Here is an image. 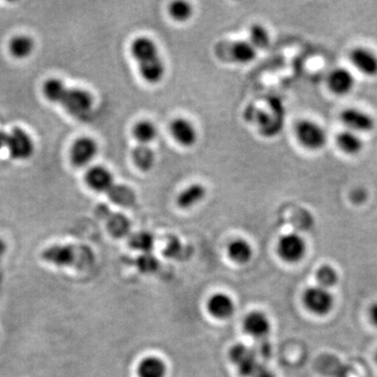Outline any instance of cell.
Instances as JSON below:
<instances>
[{
  "label": "cell",
  "instance_id": "obj_1",
  "mask_svg": "<svg viewBox=\"0 0 377 377\" xmlns=\"http://www.w3.org/2000/svg\"><path fill=\"white\" fill-rule=\"evenodd\" d=\"M45 262L57 266H72L87 268L93 261L90 250L83 246H53L45 248L41 254Z\"/></svg>",
  "mask_w": 377,
  "mask_h": 377
},
{
  "label": "cell",
  "instance_id": "obj_2",
  "mask_svg": "<svg viewBox=\"0 0 377 377\" xmlns=\"http://www.w3.org/2000/svg\"><path fill=\"white\" fill-rule=\"evenodd\" d=\"M296 138L301 146L310 151H320L328 144L326 129L314 120L304 119L295 127Z\"/></svg>",
  "mask_w": 377,
  "mask_h": 377
},
{
  "label": "cell",
  "instance_id": "obj_3",
  "mask_svg": "<svg viewBox=\"0 0 377 377\" xmlns=\"http://www.w3.org/2000/svg\"><path fill=\"white\" fill-rule=\"evenodd\" d=\"M339 120L343 126V129L350 130L362 136L376 129L375 118L360 107H345L339 113Z\"/></svg>",
  "mask_w": 377,
  "mask_h": 377
},
{
  "label": "cell",
  "instance_id": "obj_4",
  "mask_svg": "<svg viewBox=\"0 0 377 377\" xmlns=\"http://www.w3.org/2000/svg\"><path fill=\"white\" fill-rule=\"evenodd\" d=\"M352 68L366 78L377 77V53L364 45H356L348 53Z\"/></svg>",
  "mask_w": 377,
  "mask_h": 377
},
{
  "label": "cell",
  "instance_id": "obj_5",
  "mask_svg": "<svg viewBox=\"0 0 377 377\" xmlns=\"http://www.w3.org/2000/svg\"><path fill=\"white\" fill-rule=\"evenodd\" d=\"M328 90L335 97H347L356 86L354 72L345 66H337L329 72L326 78Z\"/></svg>",
  "mask_w": 377,
  "mask_h": 377
},
{
  "label": "cell",
  "instance_id": "obj_6",
  "mask_svg": "<svg viewBox=\"0 0 377 377\" xmlns=\"http://www.w3.org/2000/svg\"><path fill=\"white\" fill-rule=\"evenodd\" d=\"M60 103L70 115L82 118L93 109V99L90 93L84 89L67 88Z\"/></svg>",
  "mask_w": 377,
  "mask_h": 377
},
{
  "label": "cell",
  "instance_id": "obj_7",
  "mask_svg": "<svg viewBox=\"0 0 377 377\" xmlns=\"http://www.w3.org/2000/svg\"><path fill=\"white\" fill-rule=\"evenodd\" d=\"M306 242L302 236L296 233L282 236L278 242L277 252L282 260L289 263H297L306 254Z\"/></svg>",
  "mask_w": 377,
  "mask_h": 377
},
{
  "label": "cell",
  "instance_id": "obj_8",
  "mask_svg": "<svg viewBox=\"0 0 377 377\" xmlns=\"http://www.w3.org/2000/svg\"><path fill=\"white\" fill-rule=\"evenodd\" d=\"M306 308L316 316H326L332 310L335 300L328 289L321 287H310L303 296Z\"/></svg>",
  "mask_w": 377,
  "mask_h": 377
},
{
  "label": "cell",
  "instance_id": "obj_9",
  "mask_svg": "<svg viewBox=\"0 0 377 377\" xmlns=\"http://www.w3.org/2000/svg\"><path fill=\"white\" fill-rule=\"evenodd\" d=\"M10 154L16 159H26L34 152V143L31 136L20 128H14L7 134V145Z\"/></svg>",
  "mask_w": 377,
  "mask_h": 377
},
{
  "label": "cell",
  "instance_id": "obj_10",
  "mask_svg": "<svg viewBox=\"0 0 377 377\" xmlns=\"http://www.w3.org/2000/svg\"><path fill=\"white\" fill-rule=\"evenodd\" d=\"M98 153V145L93 138H80L70 149V159L77 167L88 165Z\"/></svg>",
  "mask_w": 377,
  "mask_h": 377
},
{
  "label": "cell",
  "instance_id": "obj_11",
  "mask_svg": "<svg viewBox=\"0 0 377 377\" xmlns=\"http://www.w3.org/2000/svg\"><path fill=\"white\" fill-rule=\"evenodd\" d=\"M335 146L347 157H358L364 149V136L350 130H341L335 136Z\"/></svg>",
  "mask_w": 377,
  "mask_h": 377
},
{
  "label": "cell",
  "instance_id": "obj_12",
  "mask_svg": "<svg viewBox=\"0 0 377 377\" xmlns=\"http://www.w3.org/2000/svg\"><path fill=\"white\" fill-rule=\"evenodd\" d=\"M172 138L182 147H192L198 141V131L195 126L184 118L173 120L170 124Z\"/></svg>",
  "mask_w": 377,
  "mask_h": 377
},
{
  "label": "cell",
  "instance_id": "obj_13",
  "mask_svg": "<svg viewBox=\"0 0 377 377\" xmlns=\"http://www.w3.org/2000/svg\"><path fill=\"white\" fill-rule=\"evenodd\" d=\"M85 179H86L87 184L97 192H107L109 193L111 188L115 186L113 174L102 166H95V167L90 168L87 171Z\"/></svg>",
  "mask_w": 377,
  "mask_h": 377
},
{
  "label": "cell",
  "instance_id": "obj_14",
  "mask_svg": "<svg viewBox=\"0 0 377 377\" xmlns=\"http://www.w3.org/2000/svg\"><path fill=\"white\" fill-rule=\"evenodd\" d=\"M207 307H208L209 314L219 320H225V319L230 318L235 312L233 300L225 294L221 293L213 295L209 299Z\"/></svg>",
  "mask_w": 377,
  "mask_h": 377
},
{
  "label": "cell",
  "instance_id": "obj_15",
  "mask_svg": "<svg viewBox=\"0 0 377 377\" xmlns=\"http://www.w3.org/2000/svg\"><path fill=\"white\" fill-rule=\"evenodd\" d=\"M130 53L138 63L148 61L153 58L159 57V49L152 39L148 37H138L132 41Z\"/></svg>",
  "mask_w": 377,
  "mask_h": 377
},
{
  "label": "cell",
  "instance_id": "obj_16",
  "mask_svg": "<svg viewBox=\"0 0 377 377\" xmlns=\"http://www.w3.org/2000/svg\"><path fill=\"white\" fill-rule=\"evenodd\" d=\"M243 328L250 337H262L271 331V322L263 312H252L244 319Z\"/></svg>",
  "mask_w": 377,
  "mask_h": 377
},
{
  "label": "cell",
  "instance_id": "obj_17",
  "mask_svg": "<svg viewBox=\"0 0 377 377\" xmlns=\"http://www.w3.org/2000/svg\"><path fill=\"white\" fill-rule=\"evenodd\" d=\"M138 72L146 82L155 84V83L161 82L165 76V63L159 56L148 61L138 63Z\"/></svg>",
  "mask_w": 377,
  "mask_h": 377
},
{
  "label": "cell",
  "instance_id": "obj_18",
  "mask_svg": "<svg viewBox=\"0 0 377 377\" xmlns=\"http://www.w3.org/2000/svg\"><path fill=\"white\" fill-rule=\"evenodd\" d=\"M206 188L202 184H191L178 195L177 204L182 209L192 208L202 202L206 198Z\"/></svg>",
  "mask_w": 377,
  "mask_h": 377
},
{
  "label": "cell",
  "instance_id": "obj_19",
  "mask_svg": "<svg viewBox=\"0 0 377 377\" xmlns=\"http://www.w3.org/2000/svg\"><path fill=\"white\" fill-rule=\"evenodd\" d=\"M167 368L161 358L148 356L141 360L138 367L140 377H165Z\"/></svg>",
  "mask_w": 377,
  "mask_h": 377
},
{
  "label": "cell",
  "instance_id": "obj_20",
  "mask_svg": "<svg viewBox=\"0 0 377 377\" xmlns=\"http://www.w3.org/2000/svg\"><path fill=\"white\" fill-rule=\"evenodd\" d=\"M227 252L234 262L244 264L252 258V246L246 240L236 239L230 244Z\"/></svg>",
  "mask_w": 377,
  "mask_h": 377
},
{
  "label": "cell",
  "instance_id": "obj_21",
  "mask_svg": "<svg viewBox=\"0 0 377 377\" xmlns=\"http://www.w3.org/2000/svg\"><path fill=\"white\" fill-rule=\"evenodd\" d=\"M132 134L140 145H148L157 138V129L152 122L142 120L134 126Z\"/></svg>",
  "mask_w": 377,
  "mask_h": 377
},
{
  "label": "cell",
  "instance_id": "obj_22",
  "mask_svg": "<svg viewBox=\"0 0 377 377\" xmlns=\"http://www.w3.org/2000/svg\"><path fill=\"white\" fill-rule=\"evenodd\" d=\"M132 159L138 169L146 172L153 167L155 157L152 149L149 148L148 145H138L132 151Z\"/></svg>",
  "mask_w": 377,
  "mask_h": 377
},
{
  "label": "cell",
  "instance_id": "obj_23",
  "mask_svg": "<svg viewBox=\"0 0 377 377\" xmlns=\"http://www.w3.org/2000/svg\"><path fill=\"white\" fill-rule=\"evenodd\" d=\"M232 57L238 63L246 64L256 58L257 49L248 41H237L231 49Z\"/></svg>",
  "mask_w": 377,
  "mask_h": 377
},
{
  "label": "cell",
  "instance_id": "obj_24",
  "mask_svg": "<svg viewBox=\"0 0 377 377\" xmlns=\"http://www.w3.org/2000/svg\"><path fill=\"white\" fill-rule=\"evenodd\" d=\"M231 358L234 362L239 364L242 374H250L254 371V360L250 352L243 346H236L232 349Z\"/></svg>",
  "mask_w": 377,
  "mask_h": 377
},
{
  "label": "cell",
  "instance_id": "obj_25",
  "mask_svg": "<svg viewBox=\"0 0 377 377\" xmlns=\"http://www.w3.org/2000/svg\"><path fill=\"white\" fill-rule=\"evenodd\" d=\"M34 49V41L29 36H16L14 37L10 43V51L12 55L16 58H26L32 54Z\"/></svg>",
  "mask_w": 377,
  "mask_h": 377
},
{
  "label": "cell",
  "instance_id": "obj_26",
  "mask_svg": "<svg viewBox=\"0 0 377 377\" xmlns=\"http://www.w3.org/2000/svg\"><path fill=\"white\" fill-rule=\"evenodd\" d=\"M68 87L59 79H49L43 86V93L47 100L54 103L61 102Z\"/></svg>",
  "mask_w": 377,
  "mask_h": 377
},
{
  "label": "cell",
  "instance_id": "obj_27",
  "mask_svg": "<svg viewBox=\"0 0 377 377\" xmlns=\"http://www.w3.org/2000/svg\"><path fill=\"white\" fill-rule=\"evenodd\" d=\"M248 42L256 49H265L271 42L269 33L262 24H252L248 32Z\"/></svg>",
  "mask_w": 377,
  "mask_h": 377
},
{
  "label": "cell",
  "instance_id": "obj_28",
  "mask_svg": "<svg viewBox=\"0 0 377 377\" xmlns=\"http://www.w3.org/2000/svg\"><path fill=\"white\" fill-rule=\"evenodd\" d=\"M107 227L111 235L121 238L129 232L130 223L127 217L122 214L109 215L107 218Z\"/></svg>",
  "mask_w": 377,
  "mask_h": 377
},
{
  "label": "cell",
  "instance_id": "obj_29",
  "mask_svg": "<svg viewBox=\"0 0 377 377\" xmlns=\"http://www.w3.org/2000/svg\"><path fill=\"white\" fill-rule=\"evenodd\" d=\"M129 246L134 250L149 252L154 246V238L148 232H138L130 236Z\"/></svg>",
  "mask_w": 377,
  "mask_h": 377
},
{
  "label": "cell",
  "instance_id": "obj_30",
  "mask_svg": "<svg viewBox=\"0 0 377 377\" xmlns=\"http://www.w3.org/2000/svg\"><path fill=\"white\" fill-rule=\"evenodd\" d=\"M316 281L319 287L328 289L329 287H335L339 281V275L337 271L330 265H323L316 271Z\"/></svg>",
  "mask_w": 377,
  "mask_h": 377
},
{
  "label": "cell",
  "instance_id": "obj_31",
  "mask_svg": "<svg viewBox=\"0 0 377 377\" xmlns=\"http://www.w3.org/2000/svg\"><path fill=\"white\" fill-rule=\"evenodd\" d=\"M169 14L175 22H184L191 18L193 8L186 1H174L170 5Z\"/></svg>",
  "mask_w": 377,
  "mask_h": 377
},
{
  "label": "cell",
  "instance_id": "obj_32",
  "mask_svg": "<svg viewBox=\"0 0 377 377\" xmlns=\"http://www.w3.org/2000/svg\"><path fill=\"white\" fill-rule=\"evenodd\" d=\"M138 260H140L138 261V266L142 271H151L157 268V259L153 258L152 256L146 255V256L141 257Z\"/></svg>",
  "mask_w": 377,
  "mask_h": 377
},
{
  "label": "cell",
  "instance_id": "obj_33",
  "mask_svg": "<svg viewBox=\"0 0 377 377\" xmlns=\"http://www.w3.org/2000/svg\"><path fill=\"white\" fill-rule=\"evenodd\" d=\"M370 319L371 322L377 327V303H375L374 305H372V307L370 308Z\"/></svg>",
  "mask_w": 377,
  "mask_h": 377
},
{
  "label": "cell",
  "instance_id": "obj_34",
  "mask_svg": "<svg viewBox=\"0 0 377 377\" xmlns=\"http://www.w3.org/2000/svg\"><path fill=\"white\" fill-rule=\"evenodd\" d=\"M7 145V134L0 130V151Z\"/></svg>",
  "mask_w": 377,
  "mask_h": 377
},
{
  "label": "cell",
  "instance_id": "obj_35",
  "mask_svg": "<svg viewBox=\"0 0 377 377\" xmlns=\"http://www.w3.org/2000/svg\"><path fill=\"white\" fill-rule=\"evenodd\" d=\"M6 252V246L1 240H0V259L3 256Z\"/></svg>",
  "mask_w": 377,
  "mask_h": 377
},
{
  "label": "cell",
  "instance_id": "obj_36",
  "mask_svg": "<svg viewBox=\"0 0 377 377\" xmlns=\"http://www.w3.org/2000/svg\"><path fill=\"white\" fill-rule=\"evenodd\" d=\"M376 360H377V354H376Z\"/></svg>",
  "mask_w": 377,
  "mask_h": 377
}]
</instances>
